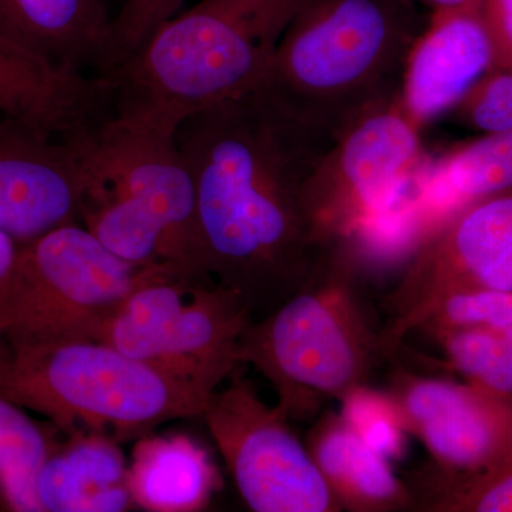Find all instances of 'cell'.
Instances as JSON below:
<instances>
[{
    "instance_id": "cell-1",
    "label": "cell",
    "mask_w": 512,
    "mask_h": 512,
    "mask_svg": "<svg viewBox=\"0 0 512 512\" xmlns=\"http://www.w3.org/2000/svg\"><path fill=\"white\" fill-rule=\"evenodd\" d=\"M175 140L194 177L205 272L261 319L338 248L308 205L309 180L336 138L252 92L188 117Z\"/></svg>"
},
{
    "instance_id": "cell-2",
    "label": "cell",
    "mask_w": 512,
    "mask_h": 512,
    "mask_svg": "<svg viewBox=\"0 0 512 512\" xmlns=\"http://www.w3.org/2000/svg\"><path fill=\"white\" fill-rule=\"evenodd\" d=\"M426 26L409 0H305L255 92L338 140L399 99L407 59Z\"/></svg>"
},
{
    "instance_id": "cell-3",
    "label": "cell",
    "mask_w": 512,
    "mask_h": 512,
    "mask_svg": "<svg viewBox=\"0 0 512 512\" xmlns=\"http://www.w3.org/2000/svg\"><path fill=\"white\" fill-rule=\"evenodd\" d=\"M305 0H201L110 73L116 114L177 131L188 117L255 92Z\"/></svg>"
},
{
    "instance_id": "cell-4",
    "label": "cell",
    "mask_w": 512,
    "mask_h": 512,
    "mask_svg": "<svg viewBox=\"0 0 512 512\" xmlns=\"http://www.w3.org/2000/svg\"><path fill=\"white\" fill-rule=\"evenodd\" d=\"M67 140L82 174L80 224L130 264L210 278L194 177L175 131L111 111Z\"/></svg>"
},
{
    "instance_id": "cell-5",
    "label": "cell",
    "mask_w": 512,
    "mask_h": 512,
    "mask_svg": "<svg viewBox=\"0 0 512 512\" xmlns=\"http://www.w3.org/2000/svg\"><path fill=\"white\" fill-rule=\"evenodd\" d=\"M365 262L353 242L343 241L308 284L242 335L239 363L265 376L291 421L316 419L397 357L360 301Z\"/></svg>"
},
{
    "instance_id": "cell-6",
    "label": "cell",
    "mask_w": 512,
    "mask_h": 512,
    "mask_svg": "<svg viewBox=\"0 0 512 512\" xmlns=\"http://www.w3.org/2000/svg\"><path fill=\"white\" fill-rule=\"evenodd\" d=\"M0 397L45 416L62 433L141 439L208 400L173 377L99 340L0 339Z\"/></svg>"
},
{
    "instance_id": "cell-7",
    "label": "cell",
    "mask_w": 512,
    "mask_h": 512,
    "mask_svg": "<svg viewBox=\"0 0 512 512\" xmlns=\"http://www.w3.org/2000/svg\"><path fill=\"white\" fill-rule=\"evenodd\" d=\"M252 322L248 303L214 279L156 269L121 303L99 342L208 400L241 365L239 342Z\"/></svg>"
},
{
    "instance_id": "cell-8",
    "label": "cell",
    "mask_w": 512,
    "mask_h": 512,
    "mask_svg": "<svg viewBox=\"0 0 512 512\" xmlns=\"http://www.w3.org/2000/svg\"><path fill=\"white\" fill-rule=\"evenodd\" d=\"M156 269L124 261L80 222L53 229L20 247L0 296V339L99 340L121 303Z\"/></svg>"
},
{
    "instance_id": "cell-9",
    "label": "cell",
    "mask_w": 512,
    "mask_h": 512,
    "mask_svg": "<svg viewBox=\"0 0 512 512\" xmlns=\"http://www.w3.org/2000/svg\"><path fill=\"white\" fill-rule=\"evenodd\" d=\"M426 160L420 130L399 99L366 114L338 137L309 180V210L320 234L333 244L369 242Z\"/></svg>"
},
{
    "instance_id": "cell-10",
    "label": "cell",
    "mask_w": 512,
    "mask_h": 512,
    "mask_svg": "<svg viewBox=\"0 0 512 512\" xmlns=\"http://www.w3.org/2000/svg\"><path fill=\"white\" fill-rule=\"evenodd\" d=\"M481 291H512V187L471 202L407 256L387 296V346L397 355L447 298Z\"/></svg>"
},
{
    "instance_id": "cell-11",
    "label": "cell",
    "mask_w": 512,
    "mask_h": 512,
    "mask_svg": "<svg viewBox=\"0 0 512 512\" xmlns=\"http://www.w3.org/2000/svg\"><path fill=\"white\" fill-rule=\"evenodd\" d=\"M229 380L201 416L245 504L256 512L343 511L291 420L244 376Z\"/></svg>"
},
{
    "instance_id": "cell-12",
    "label": "cell",
    "mask_w": 512,
    "mask_h": 512,
    "mask_svg": "<svg viewBox=\"0 0 512 512\" xmlns=\"http://www.w3.org/2000/svg\"><path fill=\"white\" fill-rule=\"evenodd\" d=\"M387 393L424 444L437 480L483 476L512 463V396L394 367Z\"/></svg>"
},
{
    "instance_id": "cell-13",
    "label": "cell",
    "mask_w": 512,
    "mask_h": 512,
    "mask_svg": "<svg viewBox=\"0 0 512 512\" xmlns=\"http://www.w3.org/2000/svg\"><path fill=\"white\" fill-rule=\"evenodd\" d=\"M82 174L70 141L0 113V229L28 244L80 222Z\"/></svg>"
},
{
    "instance_id": "cell-14",
    "label": "cell",
    "mask_w": 512,
    "mask_h": 512,
    "mask_svg": "<svg viewBox=\"0 0 512 512\" xmlns=\"http://www.w3.org/2000/svg\"><path fill=\"white\" fill-rule=\"evenodd\" d=\"M512 187V128L481 134L423 164L389 222L394 252L409 256L471 202Z\"/></svg>"
},
{
    "instance_id": "cell-15",
    "label": "cell",
    "mask_w": 512,
    "mask_h": 512,
    "mask_svg": "<svg viewBox=\"0 0 512 512\" xmlns=\"http://www.w3.org/2000/svg\"><path fill=\"white\" fill-rule=\"evenodd\" d=\"M493 69V45L480 3L431 15L404 70L400 107L421 130L450 113L478 80Z\"/></svg>"
},
{
    "instance_id": "cell-16",
    "label": "cell",
    "mask_w": 512,
    "mask_h": 512,
    "mask_svg": "<svg viewBox=\"0 0 512 512\" xmlns=\"http://www.w3.org/2000/svg\"><path fill=\"white\" fill-rule=\"evenodd\" d=\"M104 107L99 77L62 69L0 37V113L66 138L99 120Z\"/></svg>"
},
{
    "instance_id": "cell-17",
    "label": "cell",
    "mask_w": 512,
    "mask_h": 512,
    "mask_svg": "<svg viewBox=\"0 0 512 512\" xmlns=\"http://www.w3.org/2000/svg\"><path fill=\"white\" fill-rule=\"evenodd\" d=\"M111 22L106 0H0V37L77 73L99 74Z\"/></svg>"
},
{
    "instance_id": "cell-18",
    "label": "cell",
    "mask_w": 512,
    "mask_h": 512,
    "mask_svg": "<svg viewBox=\"0 0 512 512\" xmlns=\"http://www.w3.org/2000/svg\"><path fill=\"white\" fill-rule=\"evenodd\" d=\"M305 446L342 510H416V498L394 474L389 458L370 447L342 414L323 410Z\"/></svg>"
},
{
    "instance_id": "cell-19",
    "label": "cell",
    "mask_w": 512,
    "mask_h": 512,
    "mask_svg": "<svg viewBox=\"0 0 512 512\" xmlns=\"http://www.w3.org/2000/svg\"><path fill=\"white\" fill-rule=\"evenodd\" d=\"M37 477L42 512H121L134 507L119 441L96 433L66 434Z\"/></svg>"
},
{
    "instance_id": "cell-20",
    "label": "cell",
    "mask_w": 512,
    "mask_h": 512,
    "mask_svg": "<svg viewBox=\"0 0 512 512\" xmlns=\"http://www.w3.org/2000/svg\"><path fill=\"white\" fill-rule=\"evenodd\" d=\"M128 478L134 505L156 512L204 510L220 487L210 454L185 434L141 437Z\"/></svg>"
},
{
    "instance_id": "cell-21",
    "label": "cell",
    "mask_w": 512,
    "mask_h": 512,
    "mask_svg": "<svg viewBox=\"0 0 512 512\" xmlns=\"http://www.w3.org/2000/svg\"><path fill=\"white\" fill-rule=\"evenodd\" d=\"M59 431L30 419L22 407L0 397V508L13 512H42L36 483L52 454Z\"/></svg>"
},
{
    "instance_id": "cell-22",
    "label": "cell",
    "mask_w": 512,
    "mask_h": 512,
    "mask_svg": "<svg viewBox=\"0 0 512 512\" xmlns=\"http://www.w3.org/2000/svg\"><path fill=\"white\" fill-rule=\"evenodd\" d=\"M433 336L463 380L512 396V326L450 329Z\"/></svg>"
},
{
    "instance_id": "cell-23",
    "label": "cell",
    "mask_w": 512,
    "mask_h": 512,
    "mask_svg": "<svg viewBox=\"0 0 512 512\" xmlns=\"http://www.w3.org/2000/svg\"><path fill=\"white\" fill-rule=\"evenodd\" d=\"M340 403V414L370 447L389 460L403 456L409 433L389 393L370 389L365 384L346 394Z\"/></svg>"
},
{
    "instance_id": "cell-24",
    "label": "cell",
    "mask_w": 512,
    "mask_h": 512,
    "mask_svg": "<svg viewBox=\"0 0 512 512\" xmlns=\"http://www.w3.org/2000/svg\"><path fill=\"white\" fill-rule=\"evenodd\" d=\"M434 495L417 510L430 512H512V463L463 480H436Z\"/></svg>"
},
{
    "instance_id": "cell-25",
    "label": "cell",
    "mask_w": 512,
    "mask_h": 512,
    "mask_svg": "<svg viewBox=\"0 0 512 512\" xmlns=\"http://www.w3.org/2000/svg\"><path fill=\"white\" fill-rule=\"evenodd\" d=\"M183 0H127L111 22L100 76L130 59L161 25L177 15Z\"/></svg>"
},
{
    "instance_id": "cell-26",
    "label": "cell",
    "mask_w": 512,
    "mask_h": 512,
    "mask_svg": "<svg viewBox=\"0 0 512 512\" xmlns=\"http://www.w3.org/2000/svg\"><path fill=\"white\" fill-rule=\"evenodd\" d=\"M450 113L457 124L481 134L512 128V67L485 74Z\"/></svg>"
},
{
    "instance_id": "cell-27",
    "label": "cell",
    "mask_w": 512,
    "mask_h": 512,
    "mask_svg": "<svg viewBox=\"0 0 512 512\" xmlns=\"http://www.w3.org/2000/svg\"><path fill=\"white\" fill-rule=\"evenodd\" d=\"M512 326V291L458 293L437 306L420 329L430 335L460 328Z\"/></svg>"
},
{
    "instance_id": "cell-28",
    "label": "cell",
    "mask_w": 512,
    "mask_h": 512,
    "mask_svg": "<svg viewBox=\"0 0 512 512\" xmlns=\"http://www.w3.org/2000/svg\"><path fill=\"white\" fill-rule=\"evenodd\" d=\"M480 13L493 45V69L512 67V0H480Z\"/></svg>"
},
{
    "instance_id": "cell-29",
    "label": "cell",
    "mask_w": 512,
    "mask_h": 512,
    "mask_svg": "<svg viewBox=\"0 0 512 512\" xmlns=\"http://www.w3.org/2000/svg\"><path fill=\"white\" fill-rule=\"evenodd\" d=\"M20 247L22 244L0 229V296L6 291L15 274Z\"/></svg>"
},
{
    "instance_id": "cell-30",
    "label": "cell",
    "mask_w": 512,
    "mask_h": 512,
    "mask_svg": "<svg viewBox=\"0 0 512 512\" xmlns=\"http://www.w3.org/2000/svg\"><path fill=\"white\" fill-rule=\"evenodd\" d=\"M409 2L417 6H426L431 10V15H441V13L473 8L480 3V0H409Z\"/></svg>"
},
{
    "instance_id": "cell-31",
    "label": "cell",
    "mask_w": 512,
    "mask_h": 512,
    "mask_svg": "<svg viewBox=\"0 0 512 512\" xmlns=\"http://www.w3.org/2000/svg\"><path fill=\"white\" fill-rule=\"evenodd\" d=\"M117 2H120V3H121V6H123V5H124V3H126V2H127V0H117Z\"/></svg>"
}]
</instances>
